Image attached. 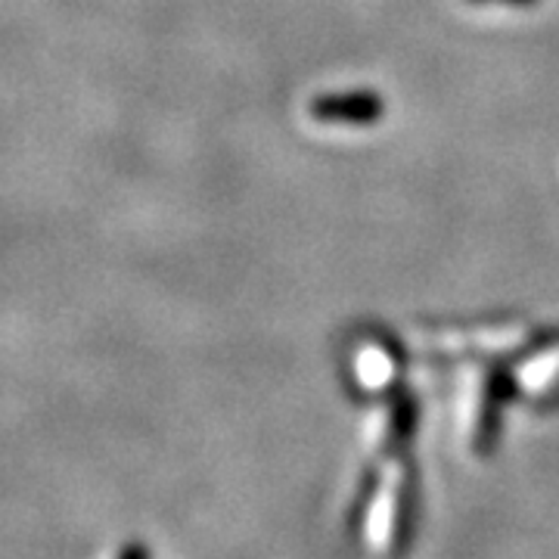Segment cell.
<instances>
[{
  "mask_svg": "<svg viewBox=\"0 0 559 559\" xmlns=\"http://www.w3.org/2000/svg\"><path fill=\"white\" fill-rule=\"evenodd\" d=\"M417 485L414 469L404 466L395 481V503H392V557L399 559L407 554V544L414 538V516H417Z\"/></svg>",
  "mask_w": 559,
  "mask_h": 559,
  "instance_id": "cell-1",
  "label": "cell"
},
{
  "mask_svg": "<svg viewBox=\"0 0 559 559\" xmlns=\"http://www.w3.org/2000/svg\"><path fill=\"white\" fill-rule=\"evenodd\" d=\"M119 559H150V550L140 540H131V544H124L119 550Z\"/></svg>",
  "mask_w": 559,
  "mask_h": 559,
  "instance_id": "cell-4",
  "label": "cell"
},
{
  "mask_svg": "<svg viewBox=\"0 0 559 559\" xmlns=\"http://www.w3.org/2000/svg\"><path fill=\"white\" fill-rule=\"evenodd\" d=\"M318 119L330 121H370L380 116V97L358 94V97H326L314 106Z\"/></svg>",
  "mask_w": 559,
  "mask_h": 559,
  "instance_id": "cell-2",
  "label": "cell"
},
{
  "mask_svg": "<svg viewBox=\"0 0 559 559\" xmlns=\"http://www.w3.org/2000/svg\"><path fill=\"white\" fill-rule=\"evenodd\" d=\"M395 367H399V358L389 345H364V352L358 355V377L364 385L370 389H382L385 382L395 377Z\"/></svg>",
  "mask_w": 559,
  "mask_h": 559,
  "instance_id": "cell-3",
  "label": "cell"
}]
</instances>
